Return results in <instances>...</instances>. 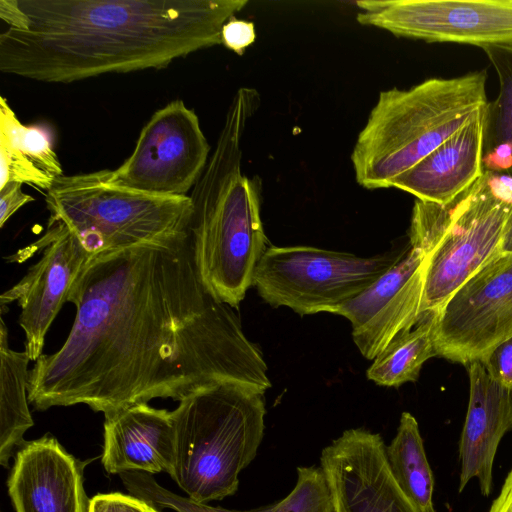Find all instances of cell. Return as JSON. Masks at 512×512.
Returning <instances> with one entry per match:
<instances>
[{
  "label": "cell",
  "instance_id": "obj_25",
  "mask_svg": "<svg viewBox=\"0 0 512 512\" xmlns=\"http://www.w3.org/2000/svg\"><path fill=\"white\" fill-rule=\"evenodd\" d=\"M293 490L272 512H333L330 490L321 466L298 467Z\"/></svg>",
  "mask_w": 512,
  "mask_h": 512
},
{
  "label": "cell",
  "instance_id": "obj_5",
  "mask_svg": "<svg viewBox=\"0 0 512 512\" xmlns=\"http://www.w3.org/2000/svg\"><path fill=\"white\" fill-rule=\"evenodd\" d=\"M263 390L234 381L200 388L171 411L169 475L198 502L235 494L239 474L257 454L266 413Z\"/></svg>",
  "mask_w": 512,
  "mask_h": 512
},
{
  "label": "cell",
  "instance_id": "obj_15",
  "mask_svg": "<svg viewBox=\"0 0 512 512\" xmlns=\"http://www.w3.org/2000/svg\"><path fill=\"white\" fill-rule=\"evenodd\" d=\"M81 462L53 436L27 441L7 481L15 512H89Z\"/></svg>",
  "mask_w": 512,
  "mask_h": 512
},
{
  "label": "cell",
  "instance_id": "obj_24",
  "mask_svg": "<svg viewBox=\"0 0 512 512\" xmlns=\"http://www.w3.org/2000/svg\"><path fill=\"white\" fill-rule=\"evenodd\" d=\"M120 478L128 492L158 509L170 508L177 512H272L275 504L261 508L237 511L222 507H213L207 503H198L189 497H183L160 486L151 474L140 471L120 473Z\"/></svg>",
  "mask_w": 512,
  "mask_h": 512
},
{
  "label": "cell",
  "instance_id": "obj_28",
  "mask_svg": "<svg viewBox=\"0 0 512 512\" xmlns=\"http://www.w3.org/2000/svg\"><path fill=\"white\" fill-rule=\"evenodd\" d=\"M256 38L252 22L231 17L222 27L221 43L238 55H243Z\"/></svg>",
  "mask_w": 512,
  "mask_h": 512
},
{
  "label": "cell",
  "instance_id": "obj_21",
  "mask_svg": "<svg viewBox=\"0 0 512 512\" xmlns=\"http://www.w3.org/2000/svg\"><path fill=\"white\" fill-rule=\"evenodd\" d=\"M392 475L407 497L422 511L436 512L434 477L415 417L403 412L397 432L385 448Z\"/></svg>",
  "mask_w": 512,
  "mask_h": 512
},
{
  "label": "cell",
  "instance_id": "obj_23",
  "mask_svg": "<svg viewBox=\"0 0 512 512\" xmlns=\"http://www.w3.org/2000/svg\"><path fill=\"white\" fill-rule=\"evenodd\" d=\"M483 50L499 79L498 97L485 106L483 153L501 146L512 149V47L494 46Z\"/></svg>",
  "mask_w": 512,
  "mask_h": 512
},
{
  "label": "cell",
  "instance_id": "obj_13",
  "mask_svg": "<svg viewBox=\"0 0 512 512\" xmlns=\"http://www.w3.org/2000/svg\"><path fill=\"white\" fill-rule=\"evenodd\" d=\"M379 433L345 430L323 448L320 466L333 512H422L391 473Z\"/></svg>",
  "mask_w": 512,
  "mask_h": 512
},
{
  "label": "cell",
  "instance_id": "obj_4",
  "mask_svg": "<svg viewBox=\"0 0 512 512\" xmlns=\"http://www.w3.org/2000/svg\"><path fill=\"white\" fill-rule=\"evenodd\" d=\"M486 79L483 70L382 91L351 153L357 183L391 188L488 103Z\"/></svg>",
  "mask_w": 512,
  "mask_h": 512
},
{
  "label": "cell",
  "instance_id": "obj_26",
  "mask_svg": "<svg viewBox=\"0 0 512 512\" xmlns=\"http://www.w3.org/2000/svg\"><path fill=\"white\" fill-rule=\"evenodd\" d=\"M89 512H161L153 505L123 493L97 494L90 501Z\"/></svg>",
  "mask_w": 512,
  "mask_h": 512
},
{
  "label": "cell",
  "instance_id": "obj_29",
  "mask_svg": "<svg viewBox=\"0 0 512 512\" xmlns=\"http://www.w3.org/2000/svg\"><path fill=\"white\" fill-rule=\"evenodd\" d=\"M35 199L22 191V184L16 182L7 183L0 188V227L24 205Z\"/></svg>",
  "mask_w": 512,
  "mask_h": 512
},
{
  "label": "cell",
  "instance_id": "obj_11",
  "mask_svg": "<svg viewBox=\"0 0 512 512\" xmlns=\"http://www.w3.org/2000/svg\"><path fill=\"white\" fill-rule=\"evenodd\" d=\"M437 356L468 365L512 336V253L491 257L437 312Z\"/></svg>",
  "mask_w": 512,
  "mask_h": 512
},
{
  "label": "cell",
  "instance_id": "obj_6",
  "mask_svg": "<svg viewBox=\"0 0 512 512\" xmlns=\"http://www.w3.org/2000/svg\"><path fill=\"white\" fill-rule=\"evenodd\" d=\"M47 224L68 229L90 255L189 239L190 196L117 186L109 170L61 175L46 191Z\"/></svg>",
  "mask_w": 512,
  "mask_h": 512
},
{
  "label": "cell",
  "instance_id": "obj_17",
  "mask_svg": "<svg viewBox=\"0 0 512 512\" xmlns=\"http://www.w3.org/2000/svg\"><path fill=\"white\" fill-rule=\"evenodd\" d=\"M485 106L432 153L395 179L392 187L414 195L417 200L444 205L474 184L484 173Z\"/></svg>",
  "mask_w": 512,
  "mask_h": 512
},
{
  "label": "cell",
  "instance_id": "obj_12",
  "mask_svg": "<svg viewBox=\"0 0 512 512\" xmlns=\"http://www.w3.org/2000/svg\"><path fill=\"white\" fill-rule=\"evenodd\" d=\"M429 252L423 245L410 241L391 268L334 311L350 321L354 343L366 359L374 360L396 336L419 322Z\"/></svg>",
  "mask_w": 512,
  "mask_h": 512
},
{
  "label": "cell",
  "instance_id": "obj_8",
  "mask_svg": "<svg viewBox=\"0 0 512 512\" xmlns=\"http://www.w3.org/2000/svg\"><path fill=\"white\" fill-rule=\"evenodd\" d=\"M363 258L309 246H271L253 275L258 294L273 307L300 315L334 311L356 297L405 253Z\"/></svg>",
  "mask_w": 512,
  "mask_h": 512
},
{
  "label": "cell",
  "instance_id": "obj_2",
  "mask_svg": "<svg viewBox=\"0 0 512 512\" xmlns=\"http://www.w3.org/2000/svg\"><path fill=\"white\" fill-rule=\"evenodd\" d=\"M247 0H0V71L46 83L162 69L221 43Z\"/></svg>",
  "mask_w": 512,
  "mask_h": 512
},
{
  "label": "cell",
  "instance_id": "obj_30",
  "mask_svg": "<svg viewBox=\"0 0 512 512\" xmlns=\"http://www.w3.org/2000/svg\"><path fill=\"white\" fill-rule=\"evenodd\" d=\"M488 512H512V469L506 476L500 493Z\"/></svg>",
  "mask_w": 512,
  "mask_h": 512
},
{
  "label": "cell",
  "instance_id": "obj_31",
  "mask_svg": "<svg viewBox=\"0 0 512 512\" xmlns=\"http://www.w3.org/2000/svg\"><path fill=\"white\" fill-rule=\"evenodd\" d=\"M499 253H512V213L505 226Z\"/></svg>",
  "mask_w": 512,
  "mask_h": 512
},
{
  "label": "cell",
  "instance_id": "obj_14",
  "mask_svg": "<svg viewBox=\"0 0 512 512\" xmlns=\"http://www.w3.org/2000/svg\"><path fill=\"white\" fill-rule=\"evenodd\" d=\"M28 248L30 255L43 249L42 257L1 295L0 307L3 314L8 304L17 301L21 308L19 325L26 336L25 351L36 361L42 355L46 333L91 257L59 224H47L44 235Z\"/></svg>",
  "mask_w": 512,
  "mask_h": 512
},
{
  "label": "cell",
  "instance_id": "obj_20",
  "mask_svg": "<svg viewBox=\"0 0 512 512\" xmlns=\"http://www.w3.org/2000/svg\"><path fill=\"white\" fill-rule=\"evenodd\" d=\"M31 361L27 352L9 347L8 329L3 314L0 324V463L10 459L27 442L25 432L34 425L28 400Z\"/></svg>",
  "mask_w": 512,
  "mask_h": 512
},
{
  "label": "cell",
  "instance_id": "obj_1",
  "mask_svg": "<svg viewBox=\"0 0 512 512\" xmlns=\"http://www.w3.org/2000/svg\"><path fill=\"white\" fill-rule=\"evenodd\" d=\"M67 302L76 308L67 339L30 370L36 410L85 404L105 416L219 382L271 386L239 317L199 279L189 239L90 258Z\"/></svg>",
  "mask_w": 512,
  "mask_h": 512
},
{
  "label": "cell",
  "instance_id": "obj_18",
  "mask_svg": "<svg viewBox=\"0 0 512 512\" xmlns=\"http://www.w3.org/2000/svg\"><path fill=\"white\" fill-rule=\"evenodd\" d=\"M101 461L110 474H169L173 464L171 411L140 403L105 415Z\"/></svg>",
  "mask_w": 512,
  "mask_h": 512
},
{
  "label": "cell",
  "instance_id": "obj_10",
  "mask_svg": "<svg viewBox=\"0 0 512 512\" xmlns=\"http://www.w3.org/2000/svg\"><path fill=\"white\" fill-rule=\"evenodd\" d=\"M356 5L358 23L397 37L512 47V0H364Z\"/></svg>",
  "mask_w": 512,
  "mask_h": 512
},
{
  "label": "cell",
  "instance_id": "obj_3",
  "mask_svg": "<svg viewBox=\"0 0 512 512\" xmlns=\"http://www.w3.org/2000/svg\"><path fill=\"white\" fill-rule=\"evenodd\" d=\"M259 106L256 89L237 90L215 149L190 195L189 243L198 277L214 298L232 308L253 285L255 268L267 249L261 181L241 168L244 133Z\"/></svg>",
  "mask_w": 512,
  "mask_h": 512
},
{
  "label": "cell",
  "instance_id": "obj_9",
  "mask_svg": "<svg viewBox=\"0 0 512 512\" xmlns=\"http://www.w3.org/2000/svg\"><path fill=\"white\" fill-rule=\"evenodd\" d=\"M210 145L194 110L174 100L142 128L131 155L115 170L113 184L162 196H188L210 158Z\"/></svg>",
  "mask_w": 512,
  "mask_h": 512
},
{
  "label": "cell",
  "instance_id": "obj_27",
  "mask_svg": "<svg viewBox=\"0 0 512 512\" xmlns=\"http://www.w3.org/2000/svg\"><path fill=\"white\" fill-rule=\"evenodd\" d=\"M479 361L493 379L512 391V336L499 343Z\"/></svg>",
  "mask_w": 512,
  "mask_h": 512
},
{
  "label": "cell",
  "instance_id": "obj_19",
  "mask_svg": "<svg viewBox=\"0 0 512 512\" xmlns=\"http://www.w3.org/2000/svg\"><path fill=\"white\" fill-rule=\"evenodd\" d=\"M61 175L62 166L46 133L24 125L1 96L0 188L16 182L47 191Z\"/></svg>",
  "mask_w": 512,
  "mask_h": 512
},
{
  "label": "cell",
  "instance_id": "obj_22",
  "mask_svg": "<svg viewBox=\"0 0 512 512\" xmlns=\"http://www.w3.org/2000/svg\"><path fill=\"white\" fill-rule=\"evenodd\" d=\"M436 315L422 314L415 328L396 336L373 360L367 378L386 387L416 381L424 362L437 356L433 336Z\"/></svg>",
  "mask_w": 512,
  "mask_h": 512
},
{
  "label": "cell",
  "instance_id": "obj_7",
  "mask_svg": "<svg viewBox=\"0 0 512 512\" xmlns=\"http://www.w3.org/2000/svg\"><path fill=\"white\" fill-rule=\"evenodd\" d=\"M485 171L447 204L416 200L409 233L433 244L423 279L421 315L443 305L495 254L512 213V178Z\"/></svg>",
  "mask_w": 512,
  "mask_h": 512
},
{
  "label": "cell",
  "instance_id": "obj_16",
  "mask_svg": "<svg viewBox=\"0 0 512 512\" xmlns=\"http://www.w3.org/2000/svg\"><path fill=\"white\" fill-rule=\"evenodd\" d=\"M469 402L459 441V492L476 478L492 492L493 464L500 441L512 431V391L493 379L480 361L468 364Z\"/></svg>",
  "mask_w": 512,
  "mask_h": 512
}]
</instances>
